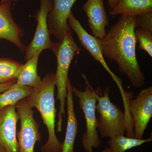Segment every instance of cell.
<instances>
[{"label": "cell", "instance_id": "obj_16", "mask_svg": "<svg viewBox=\"0 0 152 152\" xmlns=\"http://www.w3.org/2000/svg\"><path fill=\"white\" fill-rule=\"evenodd\" d=\"M149 12H152V0H119L109 14L135 17Z\"/></svg>", "mask_w": 152, "mask_h": 152}, {"label": "cell", "instance_id": "obj_21", "mask_svg": "<svg viewBox=\"0 0 152 152\" xmlns=\"http://www.w3.org/2000/svg\"><path fill=\"white\" fill-rule=\"evenodd\" d=\"M134 18L135 28L140 27L152 33V12L140 14Z\"/></svg>", "mask_w": 152, "mask_h": 152}, {"label": "cell", "instance_id": "obj_2", "mask_svg": "<svg viewBox=\"0 0 152 152\" xmlns=\"http://www.w3.org/2000/svg\"><path fill=\"white\" fill-rule=\"evenodd\" d=\"M55 75L47 74L37 86L27 97L30 105L40 113L44 124L46 126L48 137L45 144L41 146L42 152H61L62 143L57 138L55 132L57 109L54 97L56 87Z\"/></svg>", "mask_w": 152, "mask_h": 152}, {"label": "cell", "instance_id": "obj_10", "mask_svg": "<svg viewBox=\"0 0 152 152\" xmlns=\"http://www.w3.org/2000/svg\"><path fill=\"white\" fill-rule=\"evenodd\" d=\"M77 0H53V6L48 15V28L50 35L61 40L66 34H73L68 24L69 15Z\"/></svg>", "mask_w": 152, "mask_h": 152}, {"label": "cell", "instance_id": "obj_8", "mask_svg": "<svg viewBox=\"0 0 152 152\" xmlns=\"http://www.w3.org/2000/svg\"><path fill=\"white\" fill-rule=\"evenodd\" d=\"M53 6V0H40L39 9L34 18L37 21V28L32 40L26 47L25 60L29 59L39 51L52 50L54 43L50 38L48 25V15Z\"/></svg>", "mask_w": 152, "mask_h": 152}, {"label": "cell", "instance_id": "obj_17", "mask_svg": "<svg viewBox=\"0 0 152 152\" xmlns=\"http://www.w3.org/2000/svg\"><path fill=\"white\" fill-rule=\"evenodd\" d=\"M152 140V136L145 140H139L124 135L116 136L110 138L107 142L109 146L101 152H125L133 148L141 146L143 144Z\"/></svg>", "mask_w": 152, "mask_h": 152}, {"label": "cell", "instance_id": "obj_20", "mask_svg": "<svg viewBox=\"0 0 152 152\" xmlns=\"http://www.w3.org/2000/svg\"><path fill=\"white\" fill-rule=\"evenodd\" d=\"M136 42H139V48L152 57V33L141 28L134 30Z\"/></svg>", "mask_w": 152, "mask_h": 152}, {"label": "cell", "instance_id": "obj_3", "mask_svg": "<svg viewBox=\"0 0 152 152\" xmlns=\"http://www.w3.org/2000/svg\"><path fill=\"white\" fill-rule=\"evenodd\" d=\"M72 34H66L61 40L54 43L52 50L54 53L57 62L55 79L58 91L56 99L60 102L56 124L58 132H61L63 129V116L65 115V106L67 94V83L69 79L68 73L70 66L76 54H79L81 50L74 40Z\"/></svg>", "mask_w": 152, "mask_h": 152}, {"label": "cell", "instance_id": "obj_14", "mask_svg": "<svg viewBox=\"0 0 152 152\" xmlns=\"http://www.w3.org/2000/svg\"><path fill=\"white\" fill-rule=\"evenodd\" d=\"M72 88L69 79L67 83V124L64 140L62 143L61 152H74V143L77 133L78 122L74 109Z\"/></svg>", "mask_w": 152, "mask_h": 152}, {"label": "cell", "instance_id": "obj_12", "mask_svg": "<svg viewBox=\"0 0 152 152\" xmlns=\"http://www.w3.org/2000/svg\"><path fill=\"white\" fill-rule=\"evenodd\" d=\"M12 5V3L9 1L0 4V39L9 41L23 53L26 46L22 38L24 37L25 32L14 20Z\"/></svg>", "mask_w": 152, "mask_h": 152}, {"label": "cell", "instance_id": "obj_4", "mask_svg": "<svg viewBox=\"0 0 152 152\" xmlns=\"http://www.w3.org/2000/svg\"><path fill=\"white\" fill-rule=\"evenodd\" d=\"M86 83L84 91H80L73 87V95L78 99L80 108L84 114L86 122V132L82 137L83 146L86 151H93V148L101 146L102 142L99 139L96 116V103L98 97L102 94L100 88L94 89L85 75L82 74Z\"/></svg>", "mask_w": 152, "mask_h": 152}, {"label": "cell", "instance_id": "obj_24", "mask_svg": "<svg viewBox=\"0 0 152 152\" xmlns=\"http://www.w3.org/2000/svg\"><path fill=\"white\" fill-rule=\"evenodd\" d=\"M20 1L21 0H1L0 4H3V3L7 1L10 2L11 3L18 2Z\"/></svg>", "mask_w": 152, "mask_h": 152}, {"label": "cell", "instance_id": "obj_23", "mask_svg": "<svg viewBox=\"0 0 152 152\" xmlns=\"http://www.w3.org/2000/svg\"><path fill=\"white\" fill-rule=\"evenodd\" d=\"M119 0H108V7L109 11L111 10L115 7Z\"/></svg>", "mask_w": 152, "mask_h": 152}, {"label": "cell", "instance_id": "obj_6", "mask_svg": "<svg viewBox=\"0 0 152 152\" xmlns=\"http://www.w3.org/2000/svg\"><path fill=\"white\" fill-rule=\"evenodd\" d=\"M15 106L20 120V129L17 133L18 152H34L36 143L42 140L39 124L34 118V112L27 98L19 101Z\"/></svg>", "mask_w": 152, "mask_h": 152}, {"label": "cell", "instance_id": "obj_7", "mask_svg": "<svg viewBox=\"0 0 152 152\" xmlns=\"http://www.w3.org/2000/svg\"><path fill=\"white\" fill-rule=\"evenodd\" d=\"M128 115L132 119L134 138L143 139V136L152 116V87L142 90L127 104Z\"/></svg>", "mask_w": 152, "mask_h": 152}, {"label": "cell", "instance_id": "obj_25", "mask_svg": "<svg viewBox=\"0 0 152 152\" xmlns=\"http://www.w3.org/2000/svg\"><path fill=\"white\" fill-rule=\"evenodd\" d=\"M0 152H7L4 148L0 145Z\"/></svg>", "mask_w": 152, "mask_h": 152}, {"label": "cell", "instance_id": "obj_19", "mask_svg": "<svg viewBox=\"0 0 152 152\" xmlns=\"http://www.w3.org/2000/svg\"><path fill=\"white\" fill-rule=\"evenodd\" d=\"M22 64L11 59L0 58V84L16 81L18 73Z\"/></svg>", "mask_w": 152, "mask_h": 152}, {"label": "cell", "instance_id": "obj_13", "mask_svg": "<svg viewBox=\"0 0 152 152\" xmlns=\"http://www.w3.org/2000/svg\"><path fill=\"white\" fill-rule=\"evenodd\" d=\"M82 8L88 17L89 27L93 36L101 39L105 35V27L109 22L104 0H87Z\"/></svg>", "mask_w": 152, "mask_h": 152}, {"label": "cell", "instance_id": "obj_1", "mask_svg": "<svg viewBox=\"0 0 152 152\" xmlns=\"http://www.w3.org/2000/svg\"><path fill=\"white\" fill-rule=\"evenodd\" d=\"M135 29L134 17L121 15L99 41L104 56L115 62L132 86L139 89L145 84V77L136 56Z\"/></svg>", "mask_w": 152, "mask_h": 152}, {"label": "cell", "instance_id": "obj_15", "mask_svg": "<svg viewBox=\"0 0 152 152\" xmlns=\"http://www.w3.org/2000/svg\"><path fill=\"white\" fill-rule=\"evenodd\" d=\"M42 52L40 50L37 52L26 64H22L17 76V85L34 88L40 83L42 80L38 74L37 66L39 57Z\"/></svg>", "mask_w": 152, "mask_h": 152}, {"label": "cell", "instance_id": "obj_11", "mask_svg": "<svg viewBox=\"0 0 152 152\" xmlns=\"http://www.w3.org/2000/svg\"><path fill=\"white\" fill-rule=\"evenodd\" d=\"M16 105L0 110V145L7 152H18L16 126L20 117Z\"/></svg>", "mask_w": 152, "mask_h": 152}, {"label": "cell", "instance_id": "obj_18", "mask_svg": "<svg viewBox=\"0 0 152 152\" xmlns=\"http://www.w3.org/2000/svg\"><path fill=\"white\" fill-rule=\"evenodd\" d=\"M33 88L14 84L8 89L0 93V110L7 106L16 105L24 98L28 97Z\"/></svg>", "mask_w": 152, "mask_h": 152}, {"label": "cell", "instance_id": "obj_9", "mask_svg": "<svg viewBox=\"0 0 152 152\" xmlns=\"http://www.w3.org/2000/svg\"><path fill=\"white\" fill-rule=\"evenodd\" d=\"M68 24L72 30L75 32L82 46L89 53L95 60L100 63L117 84L121 94H124L125 91L123 88L122 80L111 70L107 64L102 53L99 39L87 32L78 20L74 16L72 11L69 15Z\"/></svg>", "mask_w": 152, "mask_h": 152}, {"label": "cell", "instance_id": "obj_22", "mask_svg": "<svg viewBox=\"0 0 152 152\" xmlns=\"http://www.w3.org/2000/svg\"><path fill=\"white\" fill-rule=\"evenodd\" d=\"M16 81L10 82L8 83L0 84V93L5 91L6 90L8 89L11 87H12L16 83Z\"/></svg>", "mask_w": 152, "mask_h": 152}, {"label": "cell", "instance_id": "obj_5", "mask_svg": "<svg viewBox=\"0 0 152 152\" xmlns=\"http://www.w3.org/2000/svg\"><path fill=\"white\" fill-rule=\"evenodd\" d=\"M110 88L107 87L98 98L96 109L99 114L97 128L101 137H113L124 135L127 119L124 112L111 102L109 97Z\"/></svg>", "mask_w": 152, "mask_h": 152}]
</instances>
